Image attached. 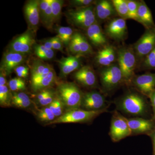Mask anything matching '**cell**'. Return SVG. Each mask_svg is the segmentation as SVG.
<instances>
[{
    "label": "cell",
    "mask_w": 155,
    "mask_h": 155,
    "mask_svg": "<svg viewBox=\"0 0 155 155\" xmlns=\"http://www.w3.org/2000/svg\"><path fill=\"white\" fill-rule=\"evenodd\" d=\"M57 96L64 106L69 110L78 109L81 106L83 95L77 85L72 82L60 84L57 87Z\"/></svg>",
    "instance_id": "1"
},
{
    "label": "cell",
    "mask_w": 155,
    "mask_h": 155,
    "mask_svg": "<svg viewBox=\"0 0 155 155\" xmlns=\"http://www.w3.org/2000/svg\"><path fill=\"white\" fill-rule=\"evenodd\" d=\"M67 18L73 25L86 29L96 22L95 11L92 6L69 10L67 13Z\"/></svg>",
    "instance_id": "2"
},
{
    "label": "cell",
    "mask_w": 155,
    "mask_h": 155,
    "mask_svg": "<svg viewBox=\"0 0 155 155\" xmlns=\"http://www.w3.org/2000/svg\"><path fill=\"white\" fill-rule=\"evenodd\" d=\"M103 112L102 110L89 111L79 109L69 110L62 116L50 122V124L86 122L94 119Z\"/></svg>",
    "instance_id": "3"
},
{
    "label": "cell",
    "mask_w": 155,
    "mask_h": 155,
    "mask_svg": "<svg viewBox=\"0 0 155 155\" xmlns=\"http://www.w3.org/2000/svg\"><path fill=\"white\" fill-rule=\"evenodd\" d=\"M119 67L122 72L123 79L129 81L134 73L136 64L135 55L128 49H120L118 52Z\"/></svg>",
    "instance_id": "4"
},
{
    "label": "cell",
    "mask_w": 155,
    "mask_h": 155,
    "mask_svg": "<svg viewBox=\"0 0 155 155\" xmlns=\"http://www.w3.org/2000/svg\"><path fill=\"white\" fill-rule=\"evenodd\" d=\"M132 134L127 119L115 112L111 121L110 134L113 141L117 142L129 136Z\"/></svg>",
    "instance_id": "5"
},
{
    "label": "cell",
    "mask_w": 155,
    "mask_h": 155,
    "mask_svg": "<svg viewBox=\"0 0 155 155\" xmlns=\"http://www.w3.org/2000/svg\"><path fill=\"white\" fill-rule=\"evenodd\" d=\"M121 109L127 114L141 115L146 110V104L142 97L135 94L125 96L120 104Z\"/></svg>",
    "instance_id": "6"
},
{
    "label": "cell",
    "mask_w": 155,
    "mask_h": 155,
    "mask_svg": "<svg viewBox=\"0 0 155 155\" xmlns=\"http://www.w3.org/2000/svg\"><path fill=\"white\" fill-rule=\"evenodd\" d=\"M34 43L33 31L28 29L11 42L8 51L26 54L30 52Z\"/></svg>",
    "instance_id": "7"
},
{
    "label": "cell",
    "mask_w": 155,
    "mask_h": 155,
    "mask_svg": "<svg viewBox=\"0 0 155 155\" xmlns=\"http://www.w3.org/2000/svg\"><path fill=\"white\" fill-rule=\"evenodd\" d=\"M101 80L104 87L108 90L116 87L123 79L121 70L118 65H112L102 70Z\"/></svg>",
    "instance_id": "8"
},
{
    "label": "cell",
    "mask_w": 155,
    "mask_h": 155,
    "mask_svg": "<svg viewBox=\"0 0 155 155\" xmlns=\"http://www.w3.org/2000/svg\"><path fill=\"white\" fill-rule=\"evenodd\" d=\"M26 55L8 51L5 53L1 64V71L5 75H9L14 69L24 63Z\"/></svg>",
    "instance_id": "9"
},
{
    "label": "cell",
    "mask_w": 155,
    "mask_h": 155,
    "mask_svg": "<svg viewBox=\"0 0 155 155\" xmlns=\"http://www.w3.org/2000/svg\"><path fill=\"white\" fill-rule=\"evenodd\" d=\"M24 12L29 30L36 31L40 20L39 1L31 0L26 2Z\"/></svg>",
    "instance_id": "10"
},
{
    "label": "cell",
    "mask_w": 155,
    "mask_h": 155,
    "mask_svg": "<svg viewBox=\"0 0 155 155\" xmlns=\"http://www.w3.org/2000/svg\"><path fill=\"white\" fill-rule=\"evenodd\" d=\"M155 48V28L148 29L137 42L135 46L137 54L140 57H146Z\"/></svg>",
    "instance_id": "11"
},
{
    "label": "cell",
    "mask_w": 155,
    "mask_h": 155,
    "mask_svg": "<svg viewBox=\"0 0 155 155\" xmlns=\"http://www.w3.org/2000/svg\"><path fill=\"white\" fill-rule=\"evenodd\" d=\"M105 102L104 98L99 93L91 92L83 95L81 106L87 110H100Z\"/></svg>",
    "instance_id": "12"
},
{
    "label": "cell",
    "mask_w": 155,
    "mask_h": 155,
    "mask_svg": "<svg viewBox=\"0 0 155 155\" xmlns=\"http://www.w3.org/2000/svg\"><path fill=\"white\" fill-rule=\"evenodd\" d=\"M53 69L49 64L40 60H35L31 67V85L37 83Z\"/></svg>",
    "instance_id": "13"
},
{
    "label": "cell",
    "mask_w": 155,
    "mask_h": 155,
    "mask_svg": "<svg viewBox=\"0 0 155 155\" xmlns=\"http://www.w3.org/2000/svg\"><path fill=\"white\" fill-rule=\"evenodd\" d=\"M134 83L142 93L150 96L155 89V73L139 75L135 78Z\"/></svg>",
    "instance_id": "14"
},
{
    "label": "cell",
    "mask_w": 155,
    "mask_h": 155,
    "mask_svg": "<svg viewBox=\"0 0 155 155\" xmlns=\"http://www.w3.org/2000/svg\"><path fill=\"white\" fill-rule=\"evenodd\" d=\"M127 25L125 19L122 18H116L109 23L107 28L108 35L115 39L123 38L126 34Z\"/></svg>",
    "instance_id": "15"
},
{
    "label": "cell",
    "mask_w": 155,
    "mask_h": 155,
    "mask_svg": "<svg viewBox=\"0 0 155 155\" xmlns=\"http://www.w3.org/2000/svg\"><path fill=\"white\" fill-rule=\"evenodd\" d=\"M74 78L84 86L92 87L96 83V77L93 70L88 66H84L74 73Z\"/></svg>",
    "instance_id": "16"
},
{
    "label": "cell",
    "mask_w": 155,
    "mask_h": 155,
    "mask_svg": "<svg viewBox=\"0 0 155 155\" xmlns=\"http://www.w3.org/2000/svg\"><path fill=\"white\" fill-rule=\"evenodd\" d=\"M79 57L70 56L67 58H62L59 61L60 68V75L65 77L70 73L79 69L80 66Z\"/></svg>",
    "instance_id": "17"
},
{
    "label": "cell",
    "mask_w": 155,
    "mask_h": 155,
    "mask_svg": "<svg viewBox=\"0 0 155 155\" xmlns=\"http://www.w3.org/2000/svg\"><path fill=\"white\" fill-rule=\"evenodd\" d=\"M87 35L92 43L96 46L105 45L107 39L101 26L95 22L87 29Z\"/></svg>",
    "instance_id": "18"
},
{
    "label": "cell",
    "mask_w": 155,
    "mask_h": 155,
    "mask_svg": "<svg viewBox=\"0 0 155 155\" xmlns=\"http://www.w3.org/2000/svg\"><path fill=\"white\" fill-rule=\"evenodd\" d=\"M51 0L39 1L40 20L48 28L52 27V13L51 7Z\"/></svg>",
    "instance_id": "19"
},
{
    "label": "cell",
    "mask_w": 155,
    "mask_h": 155,
    "mask_svg": "<svg viewBox=\"0 0 155 155\" xmlns=\"http://www.w3.org/2000/svg\"><path fill=\"white\" fill-rule=\"evenodd\" d=\"M137 21L141 23L148 29L154 28L155 24L151 12L143 1H142L139 4Z\"/></svg>",
    "instance_id": "20"
},
{
    "label": "cell",
    "mask_w": 155,
    "mask_h": 155,
    "mask_svg": "<svg viewBox=\"0 0 155 155\" xmlns=\"http://www.w3.org/2000/svg\"><path fill=\"white\" fill-rule=\"evenodd\" d=\"M128 126L132 133H142L151 130L153 125L150 120L136 118L127 119Z\"/></svg>",
    "instance_id": "21"
},
{
    "label": "cell",
    "mask_w": 155,
    "mask_h": 155,
    "mask_svg": "<svg viewBox=\"0 0 155 155\" xmlns=\"http://www.w3.org/2000/svg\"><path fill=\"white\" fill-rule=\"evenodd\" d=\"M115 52L112 47L107 46L101 50L96 56L98 64L105 67L111 66L115 60Z\"/></svg>",
    "instance_id": "22"
},
{
    "label": "cell",
    "mask_w": 155,
    "mask_h": 155,
    "mask_svg": "<svg viewBox=\"0 0 155 155\" xmlns=\"http://www.w3.org/2000/svg\"><path fill=\"white\" fill-rule=\"evenodd\" d=\"M114 6L109 1H100L97 3L96 7V16L101 20H106L114 14Z\"/></svg>",
    "instance_id": "23"
},
{
    "label": "cell",
    "mask_w": 155,
    "mask_h": 155,
    "mask_svg": "<svg viewBox=\"0 0 155 155\" xmlns=\"http://www.w3.org/2000/svg\"><path fill=\"white\" fill-rule=\"evenodd\" d=\"M56 75L54 69L37 83L31 85V88L35 91H40L49 87L54 83Z\"/></svg>",
    "instance_id": "24"
},
{
    "label": "cell",
    "mask_w": 155,
    "mask_h": 155,
    "mask_svg": "<svg viewBox=\"0 0 155 155\" xmlns=\"http://www.w3.org/2000/svg\"><path fill=\"white\" fill-rule=\"evenodd\" d=\"M34 50L37 57L41 60H51L54 57V50L48 49L42 45H35Z\"/></svg>",
    "instance_id": "25"
},
{
    "label": "cell",
    "mask_w": 155,
    "mask_h": 155,
    "mask_svg": "<svg viewBox=\"0 0 155 155\" xmlns=\"http://www.w3.org/2000/svg\"><path fill=\"white\" fill-rule=\"evenodd\" d=\"M57 36L61 40L64 45L69 46L74 34L72 28L69 27L60 26L57 28Z\"/></svg>",
    "instance_id": "26"
},
{
    "label": "cell",
    "mask_w": 155,
    "mask_h": 155,
    "mask_svg": "<svg viewBox=\"0 0 155 155\" xmlns=\"http://www.w3.org/2000/svg\"><path fill=\"white\" fill-rule=\"evenodd\" d=\"M112 4L116 12L121 18L128 19V7L126 0H114Z\"/></svg>",
    "instance_id": "27"
},
{
    "label": "cell",
    "mask_w": 155,
    "mask_h": 155,
    "mask_svg": "<svg viewBox=\"0 0 155 155\" xmlns=\"http://www.w3.org/2000/svg\"><path fill=\"white\" fill-rule=\"evenodd\" d=\"M80 48L81 55L89 54L92 53V49L86 38L81 34L75 33Z\"/></svg>",
    "instance_id": "28"
},
{
    "label": "cell",
    "mask_w": 155,
    "mask_h": 155,
    "mask_svg": "<svg viewBox=\"0 0 155 155\" xmlns=\"http://www.w3.org/2000/svg\"><path fill=\"white\" fill-rule=\"evenodd\" d=\"M64 2V1L61 0H51V7L52 13L53 25L61 18Z\"/></svg>",
    "instance_id": "29"
},
{
    "label": "cell",
    "mask_w": 155,
    "mask_h": 155,
    "mask_svg": "<svg viewBox=\"0 0 155 155\" xmlns=\"http://www.w3.org/2000/svg\"><path fill=\"white\" fill-rule=\"evenodd\" d=\"M12 95L7 85L0 86V104L2 107L11 105Z\"/></svg>",
    "instance_id": "30"
},
{
    "label": "cell",
    "mask_w": 155,
    "mask_h": 155,
    "mask_svg": "<svg viewBox=\"0 0 155 155\" xmlns=\"http://www.w3.org/2000/svg\"><path fill=\"white\" fill-rule=\"evenodd\" d=\"M38 117L42 122L50 123L54 120L56 116L48 107H45L39 110Z\"/></svg>",
    "instance_id": "31"
},
{
    "label": "cell",
    "mask_w": 155,
    "mask_h": 155,
    "mask_svg": "<svg viewBox=\"0 0 155 155\" xmlns=\"http://www.w3.org/2000/svg\"><path fill=\"white\" fill-rule=\"evenodd\" d=\"M64 104L62 101L58 96L56 97L55 99L52 103L48 106L51 109L56 117H59L62 116L63 114V109H64Z\"/></svg>",
    "instance_id": "32"
},
{
    "label": "cell",
    "mask_w": 155,
    "mask_h": 155,
    "mask_svg": "<svg viewBox=\"0 0 155 155\" xmlns=\"http://www.w3.org/2000/svg\"><path fill=\"white\" fill-rule=\"evenodd\" d=\"M9 88L12 91H18L25 89V84L24 81L19 77L12 78L9 81Z\"/></svg>",
    "instance_id": "33"
},
{
    "label": "cell",
    "mask_w": 155,
    "mask_h": 155,
    "mask_svg": "<svg viewBox=\"0 0 155 155\" xmlns=\"http://www.w3.org/2000/svg\"><path fill=\"white\" fill-rule=\"evenodd\" d=\"M128 7V19L137 20V11L139 2L136 1H127Z\"/></svg>",
    "instance_id": "34"
},
{
    "label": "cell",
    "mask_w": 155,
    "mask_h": 155,
    "mask_svg": "<svg viewBox=\"0 0 155 155\" xmlns=\"http://www.w3.org/2000/svg\"><path fill=\"white\" fill-rule=\"evenodd\" d=\"M69 50L75 56L80 57L81 56L80 49L78 45V41L76 35L74 33L72 40L69 45Z\"/></svg>",
    "instance_id": "35"
},
{
    "label": "cell",
    "mask_w": 155,
    "mask_h": 155,
    "mask_svg": "<svg viewBox=\"0 0 155 155\" xmlns=\"http://www.w3.org/2000/svg\"><path fill=\"white\" fill-rule=\"evenodd\" d=\"M144 65L148 69H155V48L146 57Z\"/></svg>",
    "instance_id": "36"
},
{
    "label": "cell",
    "mask_w": 155,
    "mask_h": 155,
    "mask_svg": "<svg viewBox=\"0 0 155 155\" xmlns=\"http://www.w3.org/2000/svg\"><path fill=\"white\" fill-rule=\"evenodd\" d=\"M56 97H57V94L54 91H53L51 93L43 99L38 101L37 102L40 105L48 107L51 103H52L53 101L55 99Z\"/></svg>",
    "instance_id": "37"
},
{
    "label": "cell",
    "mask_w": 155,
    "mask_h": 155,
    "mask_svg": "<svg viewBox=\"0 0 155 155\" xmlns=\"http://www.w3.org/2000/svg\"><path fill=\"white\" fill-rule=\"evenodd\" d=\"M70 2L72 6L78 8H81L91 6L94 1L92 0H73Z\"/></svg>",
    "instance_id": "38"
},
{
    "label": "cell",
    "mask_w": 155,
    "mask_h": 155,
    "mask_svg": "<svg viewBox=\"0 0 155 155\" xmlns=\"http://www.w3.org/2000/svg\"><path fill=\"white\" fill-rule=\"evenodd\" d=\"M14 72L17 74L18 77L20 78H25L28 76L29 68L23 65H20L16 67L14 70Z\"/></svg>",
    "instance_id": "39"
},
{
    "label": "cell",
    "mask_w": 155,
    "mask_h": 155,
    "mask_svg": "<svg viewBox=\"0 0 155 155\" xmlns=\"http://www.w3.org/2000/svg\"><path fill=\"white\" fill-rule=\"evenodd\" d=\"M12 95L11 102L19 101H30L28 95L23 92H14Z\"/></svg>",
    "instance_id": "40"
},
{
    "label": "cell",
    "mask_w": 155,
    "mask_h": 155,
    "mask_svg": "<svg viewBox=\"0 0 155 155\" xmlns=\"http://www.w3.org/2000/svg\"><path fill=\"white\" fill-rule=\"evenodd\" d=\"M50 39L52 44L53 50H58V51H62L63 50L64 44L61 41V40L57 36Z\"/></svg>",
    "instance_id": "41"
},
{
    "label": "cell",
    "mask_w": 155,
    "mask_h": 155,
    "mask_svg": "<svg viewBox=\"0 0 155 155\" xmlns=\"http://www.w3.org/2000/svg\"><path fill=\"white\" fill-rule=\"evenodd\" d=\"M11 104L17 107L26 108L30 106L31 101V100L28 101H19L12 102Z\"/></svg>",
    "instance_id": "42"
},
{
    "label": "cell",
    "mask_w": 155,
    "mask_h": 155,
    "mask_svg": "<svg viewBox=\"0 0 155 155\" xmlns=\"http://www.w3.org/2000/svg\"><path fill=\"white\" fill-rule=\"evenodd\" d=\"M53 91L52 90L48 88L41 91L36 96L37 101H38L42 99Z\"/></svg>",
    "instance_id": "43"
},
{
    "label": "cell",
    "mask_w": 155,
    "mask_h": 155,
    "mask_svg": "<svg viewBox=\"0 0 155 155\" xmlns=\"http://www.w3.org/2000/svg\"><path fill=\"white\" fill-rule=\"evenodd\" d=\"M5 74L4 72H1L0 75V86L6 85L7 80L5 78Z\"/></svg>",
    "instance_id": "44"
},
{
    "label": "cell",
    "mask_w": 155,
    "mask_h": 155,
    "mask_svg": "<svg viewBox=\"0 0 155 155\" xmlns=\"http://www.w3.org/2000/svg\"><path fill=\"white\" fill-rule=\"evenodd\" d=\"M149 96L150 98L151 102L152 105L155 117V89L151 94Z\"/></svg>",
    "instance_id": "45"
},
{
    "label": "cell",
    "mask_w": 155,
    "mask_h": 155,
    "mask_svg": "<svg viewBox=\"0 0 155 155\" xmlns=\"http://www.w3.org/2000/svg\"><path fill=\"white\" fill-rule=\"evenodd\" d=\"M43 45L45 47L49 50H53L52 44L51 41V39L46 40L44 42Z\"/></svg>",
    "instance_id": "46"
},
{
    "label": "cell",
    "mask_w": 155,
    "mask_h": 155,
    "mask_svg": "<svg viewBox=\"0 0 155 155\" xmlns=\"http://www.w3.org/2000/svg\"><path fill=\"white\" fill-rule=\"evenodd\" d=\"M153 141L154 151L155 154V130L154 132L153 135Z\"/></svg>",
    "instance_id": "47"
}]
</instances>
